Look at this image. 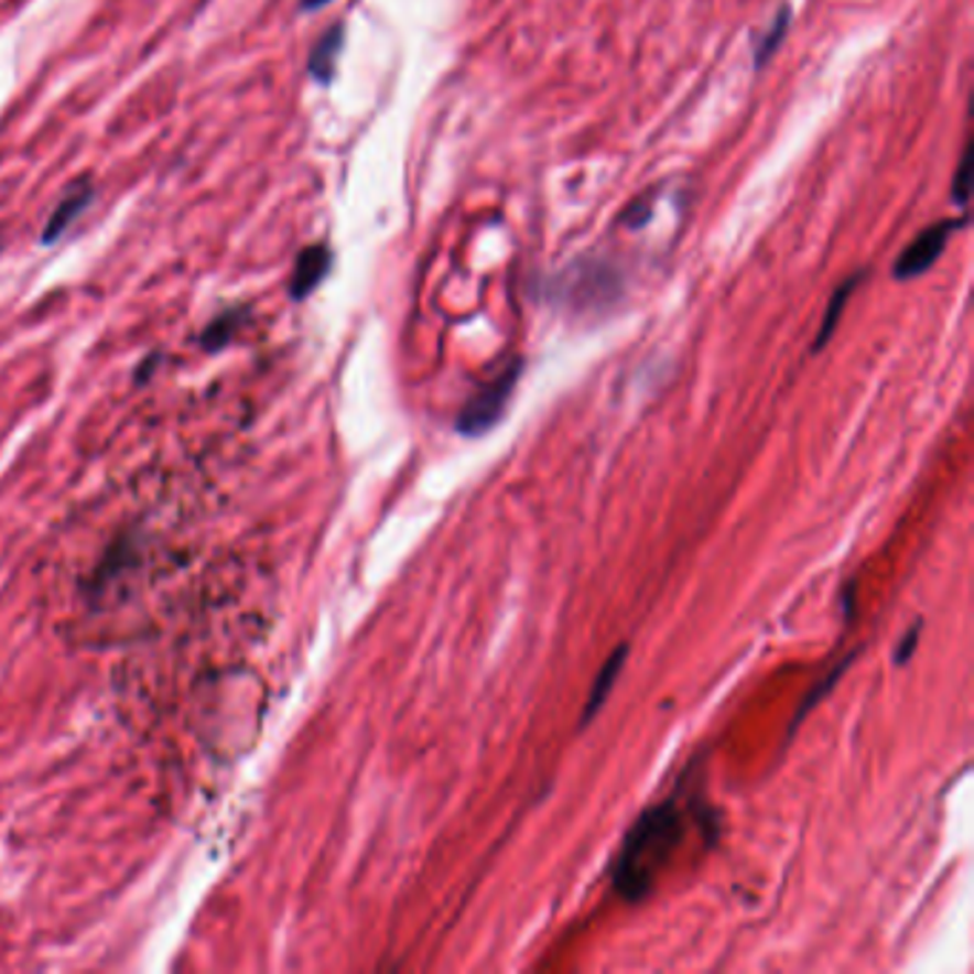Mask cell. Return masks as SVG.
Returning <instances> with one entry per match:
<instances>
[{
	"label": "cell",
	"mask_w": 974,
	"mask_h": 974,
	"mask_svg": "<svg viewBox=\"0 0 974 974\" xmlns=\"http://www.w3.org/2000/svg\"><path fill=\"white\" fill-rule=\"evenodd\" d=\"M154 364H158V355H152V358L147 360V366H143V369H138V380H147L149 372H152Z\"/></svg>",
	"instance_id": "16"
},
{
	"label": "cell",
	"mask_w": 974,
	"mask_h": 974,
	"mask_svg": "<svg viewBox=\"0 0 974 974\" xmlns=\"http://www.w3.org/2000/svg\"><path fill=\"white\" fill-rule=\"evenodd\" d=\"M918 640H920V620L915 626H911L909 631H906L903 640H900L898 649H895V663H898V667L909 663V658H911V652H915V646H918Z\"/></svg>",
	"instance_id": "14"
},
{
	"label": "cell",
	"mask_w": 974,
	"mask_h": 974,
	"mask_svg": "<svg viewBox=\"0 0 974 974\" xmlns=\"http://www.w3.org/2000/svg\"><path fill=\"white\" fill-rule=\"evenodd\" d=\"M789 26H792V7H789V3H783V7L775 12V18H771L769 29H766L764 35L757 37L755 69H764L771 57H775V52L780 50V43H783L786 35H789Z\"/></svg>",
	"instance_id": "11"
},
{
	"label": "cell",
	"mask_w": 974,
	"mask_h": 974,
	"mask_svg": "<svg viewBox=\"0 0 974 974\" xmlns=\"http://www.w3.org/2000/svg\"><path fill=\"white\" fill-rule=\"evenodd\" d=\"M692 807L672 794L643 809L635 826L626 832L624 846L612 863V886L626 903H640L652 895L654 880L667 869L683 837L686 814L692 812Z\"/></svg>",
	"instance_id": "1"
},
{
	"label": "cell",
	"mask_w": 974,
	"mask_h": 974,
	"mask_svg": "<svg viewBox=\"0 0 974 974\" xmlns=\"http://www.w3.org/2000/svg\"><path fill=\"white\" fill-rule=\"evenodd\" d=\"M91 197H95V190H91L89 183H75V186H69V192L61 197V204L52 209L50 220L43 226L41 246H52L64 238L66 231H69V226L75 224V220L86 212V206L91 204Z\"/></svg>",
	"instance_id": "6"
},
{
	"label": "cell",
	"mask_w": 974,
	"mask_h": 974,
	"mask_svg": "<svg viewBox=\"0 0 974 974\" xmlns=\"http://www.w3.org/2000/svg\"><path fill=\"white\" fill-rule=\"evenodd\" d=\"M968 175H972V143H966V149H963L957 175L952 181V201L957 204V209H966L968 204Z\"/></svg>",
	"instance_id": "13"
},
{
	"label": "cell",
	"mask_w": 974,
	"mask_h": 974,
	"mask_svg": "<svg viewBox=\"0 0 974 974\" xmlns=\"http://www.w3.org/2000/svg\"><path fill=\"white\" fill-rule=\"evenodd\" d=\"M523 375V358L509 360L506 369H500L489 383H484L472 394L466 403H463L461 414L455 418V429L466 437L486 435L495 423L504 418L509 400H512L515 389H518V380Z\"/></svg>",
	"instance_id": "3"
},
{
	"label": "cell",
	"mask_w": 974,
	"mask_h": 974,
	"mask_svg": "<svg viewBox=\"0 0 974 974\" xmlns=\"http://www.w3.org/2000/svg\"><path fill=\"white\" fill-rule=\"evenodd\" d=\"M961 226H966V218H949L934 226H926L918 238L911 240L903 252L898 255V260H895V278L898 281H915L923 272H929L938 263L940 255H943V249H946L954 229H961Z\"/></svg>",
	"instance_id": "4"
},
{
	"label": "cell",
	"mask_w": 974,
	"mask_h": 974,
	"mask_svg": "<svg viewBox=\"0 0 974 974\" xmlns=\"http://www.w3.org/2000/svg\"><path fill=\"white\" fill-rule=\"evenodd\" d=\"M326 3H332V0H301V9L303 12H317V9H323Z\"/></svg>",
	"instance_id": "15"
},
{
	"label": "cell",
	"mask_w": 974,
	"mask_h": 974,
	"mask_svg": "<svg viewBox=\"0 0 974 974\" xmlns=\"http://www.w3.org/2000/svg\"><path fill=\"white\" fill-rule=\"evenodd\" d=\"M332 249L326 244H312L301 249L292 269V281H289V297L292 301H306L332 272Z\"/></svg>",
	"instance_id": "5"
},
{
	"label": "cell",
	"mask_w": 974,
	"mask_h": 974,
	"mask_svg": "<svg viewBox=\"0 0 974 974\" xmlns=\"http://www.w3.org/2000/svg\"><path fill=\"white\" fill-rule=\"evenodd\" d=\"M624 289L620 272L612 267L609 260H577L575 267L552 278V297L554 301L575 303L577 309L606 306L615 301Z\"/></svg>",
	"instance_id": "2"
},
{
	"label": "cell",
	"mask_w": 974,
	"mask_h": 974,
	"mask_svg": "<svg viewBox=\"0 0 974 974\" xmlns=\"http://www.w3.org/2000/svg\"><path fill=\"white\" fill-rule=\"evenodd\" d=\"M344 41H346V29L344 23H332L326 32L315 41L312 52H309V75L312 80L321 86L332 84L335 80V69H337V57L344 52Z\"/></svg>",
	"instance_id": "8"
},
{
	"label": "cell",
	"mask_w": 974,
	"mask_h": 974,
	"mask_svg": "<svg viewBox=\"0 0 974 974\" xmlns=\"http://www.w3.org/2000/svg\"><path fill=\"white\" fill-rule=\"evenodd\" d=\"M863 274H866V272L848 274L846 281H843L841 286H837L832 292V301H829L826 315H823V323H821V329H818V337H814L812 351H821L823 346H826L829 340H832L834 329H837V323H841V317H843V309H846V303H848V297H852V292H855V289L861 286Z\"/></svg>",
	"instance_id": "9"
},
{
	"label": "cell",
	"mask_w": 974,
	"mask_h": 974,
	"mask_svg": "<svg viewBox=\"0 0 974 974\" xmlns=\"http://www.w3.org/2000/svg\"><path fill=\"white\" fill-rule=\"evenodd\" d=\"M249 317V306H231L224 309L218 317H212L209 326L201 335V346L206 351H220L224 346H229V340L235 337V332L240 329Z\"/></svg>",
	"instance_id": "10"
},
{
	"label": "cell",
	"mask_w": 974,
	"mask_h": 974,
	"mask_svg": "<svg viewBox=\"0 0 974 974\" xmlns=\"http://www.w3.org/2000/svg\"><path fill=\"white\" fill-rule=\"evenodd\" d=\"M626 660H629V643H620L615 652L606 658V663L600 667L597 678L592 680V689H589V694H586V703H583L581 721H577L581 726H589L592 717H595L597 712L603 708V703L609 701L612 689H615V683H617V674L624 672Z\"/></svg>",
	"instance_id": "7"
},
{
	"label": "cell",
	"mask_w": 974,
	"mask_h": 974,
	"mask_svg": "<svg viewBox=\"0 0 974 974\" xmlns=\"http://www.w3.org/2000/svg\"><path fill=\"white\" fill-rule=\"evenodd\" d=\"M855 658H857V654H846V660H843V663H837V667H834V669H832V672H829V674H826V678H823V683H821V686H818V689H812V692H809V694H807V701L800 703V706H798V715H794L792 726H789V735H794V729H798V726H800V721H803V717H807V712H809V708H812V706H818V703H821V697H823V694H826V692H829V689H832V686H834V683H837V680H841V674H843V672H846V669H848V667H852V663H855Z\"/></svg>",
	"instance_id": "12"
}]
</instances>
